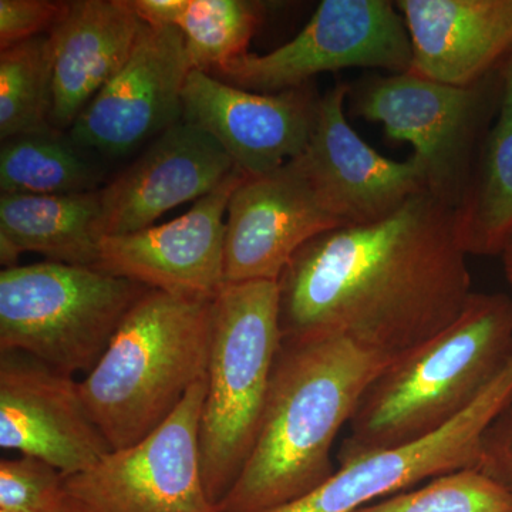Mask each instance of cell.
Segmentation results:
<instances>
[{
    "label": "cell",
    "mask_w": 512,
    "mask_h": 512,
    "mask_svg": "<svg viewBox=\"0 0 512 512\" xmlns=\"http://www.w3.org/2000/svg\"><path fill=\"white\" fill-rule=\"evenodd\" d=\"M467 256L453 208L427 191L382 220L322 232L276 282L282 340L345 336L396 359L464 311Z\"/></svg>",
    "instance_id": "6da1fadb"
},
{
    "label": "cell",
    "mask_w": 512,
    "mask_h": 512,
    "mask_svg": "<svg viewBox=\"0 0 512 512\" xmlns=\"http://www.w3.org/2000/svg\"><path fill=\"white\" fill-rule=\"evenodd\" d=\"M392 360L345 336L282 340L251 456L218 510H272L329 480L333 444Z\"/></svg>",
    "instance_id": "7a4b0ae2"
},
{
    "label": "cell",
    "mask_w": 512,
    "mask_h": 512,
    "mask_svg": "<svg viewBox=\"0 0 512 512\" xmlns=\"http://www.w3.org/2000/svg\"><path fill=\"white\" fill-rule=\"evenodd\" d=\"M512 356V296L473 292L439 335L396 357L370 383L338 463L414 443L466 412Z\"/></svg>",
    "instance_id": "3957f363"
},
{
    "label": "cell",
    "mask_w": 512,
    "mask_h": 512,
    "mask_svg": "<svg viewBox=\"0 0 512 512\" xmlns=\"http://www.w3.org/2000/svg\"><path fill=\"white\" fill-rule=\"evenodd\" d=\"M212 301L147 289L121 320L109 348L82 382L111 450L153 433L207 376Z\"/></svg>",
    "instance_id": "277c9868"
},
{
    "label": "cell",
    "mask_w": 512,
    "mask_h": 512,
    "mask_svg": "<svg viewBox=\"0 0 512 512\" xmlns=\"http://www.w3.org/2000/svg\"><path fill=\"white\" fill-rule=\"evenodd\" d=\"M281 345L278 284L225 285L212 301L200 420L202 478L212 503L224 500L251 456Z\"/></svg>",
    "instance_id": "5b68a950"
},
{
    "label": "cell",
    "mask_w": 512,
    "mask_h": 512,
    "mask_svg": "<svg viewBox=\"0 0 512 512\" xmlns=\"http://www.w3.org/2000/svg\"><path fill=\"white\" fill-rule=\"evenodd\" d=\"M146 286L89 266L39 262L0 272V350L89 375Z\"/></svg>",
    "instance_id": "8992f818"
},
{
    "label": "cell",
    "mask_w": 512,
    "mask_h": 512,
    "mask_svg": "<svg viewBox=\"0 0 512 512\" xmlns=\"http://www.w3.org/2000/svg\"><path fill=\"white\" fill-rule=\"evenodd\" d=\"M501 92V66L468 86L434 82L409 70L363 77L349 84L348 100L355 116L382 124L387 137L413 147L426 191L456 211Z\"/></svg>",
    "instance_id": "52a82bcc"
},
{
    "label": "cell",
    "mask_w": 512,
    "mask_h": 512,
    "mask_svg": "<svg viewBox=\"0 0 512 512\" xmlns=\"http://www.w3.org/2000/svg\"><path fill=\"white\" fill-rule=\"evenodd\" d=\"M412 59V42L396 3L323 0L291 42L266 55L245 53L211 74L247 92L275 94L350 67L409 72Z\"/></svg>",
    "instance_id": "ba28073f"
},
{
    "label": "cell",
    "mask_w": 512,
    "mask_h": 512,
    "mask_svg": "<svg viewBox=\"0 0 512 512\" xmlns=\"http://www.w3.org/2000/svg\"><path fill=\"white\" fill-rule=\"evenodd\" d=\"M207 376L146 439L64 477L79 512H220L202 478L200 420Z\"/></svg>",
    "instance_id": "9c48e42d"
},
{
    "label": "cell",
    "mask_w": 512,
    "mask_h": 512,
    "mask_svg": "<svg viewBox=\"0 0 512 512\" xmlns=\"http://www.w3.org/2000/svg\"><path fill=\"white\" fill-rule=\"evenodd\" d=\"M511 400L512 356L476 402L443 429L414 443L339 464L316 490L262 512H356L424 481L477 468L483 434Z\"/></svg>",
    "instance_id": "30bf717a"
},
{
    "label": "cell",
    "mask_w": 512,
    "mask_h": 512,
    "mask_svg": "<svg viewBox=\"0 0 512 512\" xmlns=\"http://www.w3.org/2000/svg\"><path fill=\"white\" fill-rule=\"evenodd\" d=\"M191 70L180 29L143 23L126 64L84 107L70 137L106 157L126 156L156 140L184 120Z\"/></svg>",
    "instance_id": "8fae6325"
},
{
    "label": "cell",
    "mask_w": 512,
    "mask_h": 512,
    "mask_svg": "<svg viewBox=\"0 0 512 512\" xmlns=\"http://www.w3.org/2000/svg\"><path fill=\"white\" fill-rule=\"evenodd\" d=\"M0 447L45 461L63 477L113 451L80 382L19 350H0Z\"/></svg>",
    "instance_id": "7c38bea8"
},
{
    "label": "cell",
    "mask_w": 512,
    "mask_h": 512,
    "mask_svg": "<svg viewBox=\"0 0 512 512\" xmlns=\"http://www.w3.org/2000/svg\"><path fill=\"white\" fill-rule=\"evenodd\" d=\"M235 168L190 211L133 234L104 237L96 269L146 286L214 301L225 288V215L229 200L247 178Z\"/></svg>",
    "instance_id": "4fadbf2b"
},
{
    "label": "cell",
    "mask_w": 512,
    "mask_h": 512,
    "mask_svg": "<svg viewBox=\"0 0 512 512\" xmlns=\"http://www.w3.org/2000/svg\"><path fill=\"white\" fill-rule=\"evenodd\" d=\"M320 97L313 83L259 94L191 70L183 92L184 121L210 134L242 173L259 177L303 154L318 119Z\"/></svg>",
    "instance_id": "5bb4252c"
},
{
    "label": "cell",
    "mask_w": 512,
    "mask_h": 512,
    "mask_svg": "<svg viewBox=\"0 0 512 512\" xmlns=\"http://www.w3.org/2000/svg\"><path fill=\"white\" fill-rule=\"evenodd\" d=\"M348 94L349 84L338 83L320 97L311 140L295 158L322 207L343 227L382 220L426 191L412 157L390 160L357 136L346 119Z\"/></svg>",
    "instance_id": "9a60e30c"
},
{
    "label": "cell",
    "mask_w": 512,
    "mask_h": 512,
    "mask_svg": "<svg viewBox=\"0 0 512 512\" xmlns=\"http://www.w3.org/2000/svg\"><path fill=\"white\" fill-rule=\"evenodd\" d=\"M338 227L343 225L322 207L298 161L247 177L228 204L225 282H278L306 242Z\"/></svg>",
    "instance_id": "2e32d148"
},
{
    "label": "cell",
    "mask_w": 512,
    "mask_h": 512,
    "mask_svg": "<svg viewBox=\"0 0 512 512\" xmlns=\"http://www.w3.org/2000/svg\"><path fill=\"white\" fill-rule=\"evenodd\" d=\"M235 168L210 134L184 120L175 124L100 188L104 235L151 227L165 212L210 194Z\"/></svg>",
    "instance_id": "e0dca14e"
},
{
    "label": "cell",
    "mask_w": 512,
    "mask_h": 512,
    "mask_svg": "<svg viewBox=\"0 0 512 512\" xmlns=\"http://www.w3.org/2000/svg\"><path fill=\"white\" fill-rule=\"evenodd\" d=\"M412 69L434 82L468 86L512 50V0H400Z\"/></svg>",
    "instance_id": "ac0fdd59"
},
{
    "label": "cell",
    "mask_w": 512,
    "mask_h": 512,
    "mask_svg": "<svg viewBox=\"0 0 512 512\" xmlns=\"http://www.w3.org/2000/svg\"><path fill=\"white\" fill-rule=\"evenodd\" d=\"M143 22L128 0H76L49 33L53 62L52 126L72 128L84 107L120 72Z\"/></svg>",
    "instance_id": "d6986e66"
},
{
    "label": "cell",
    "mask_w": 512,
    "mask_h": 512,
    "mask_svg": "<svg viewBox=\"0 0 512 512\" xmlns=\"http://www.w3.org/2000/svg\"><path fill=\"white\" fill-rule=\"evenodd\" d=\"M104 235L100 190L67 195H0V262L36 252L57 264L97 268Z\"/></svg>",
    "instance_id": "ffe728a7"
},
{
    "label": "cell",
    "mask_w": 512,
    "mask_h": 512,
    "mask_svg": "<svg viewBox=\"0 0 512 512\" xmlns=\"http://www.w3.org/2000/svg\"><path fill=\"white\" fill-rule=\"evenodd\" d=\"M503 92L463 201L454 211L467 255L500 256L512 234V50L501 63Z\"/></svg>",
    "instance_id": "44dd1931"
},
{
    "label": "cell",
    "mask_w": 512,
    "mask_h": 512,
    "mask_svg": "<svg viewBox=\"0 0 512 512\" xmlns=\"http://www.w3.org/2000/svg\"><path fill=\"white\" fill-rule=\"evenodd\" d=\"M100 180L92 153L55 127L2 141V194H82L100 190Z\"/></svg>",
    "instance_id": "7402d4cb"
},
{
    "label": "cell",
    "mask_w": 512,
    "mask_h": 512,
    "mask_svg": "<svg viewBox=\"0 0 512 512\" xmlns=\"http://www.w3.org/2000/svg\"><path fill=\"white\" fill-rule=\"evenodd\" d=\"M53 62L49 35L0 50V140L52 126Z\"/></svg>",
    "instance_id": "603a6c76"
},
{
    "label": "cell",
    "mask_w": 512,
    "mask_h": 512,
    "mask_svg": "<svg viewBox=\"0 0 512 512\" xmlns=\"http://www.w3.org/2000/svg\"><path fill=\"white\" fill-rule=\"evenodd\" d=\"M264 20V5L249 0H188L175 28L185 40L192 70L212 73L248 53Z\"/></svg>",
    "instance_id": "cb8c5ba5"
},
{
    "label": "cell",
    "mask_w": 512,
    "mask_h": 512,
    "mask_svg": "<svg viewBox=\"0 0 512 512\" xmlns=\"http://www.w3.org/2000/svg\"><path fill=\"white\" fill-rule=\"evenodd\" d=\"M356 512H512V497L477 468H464Z\"/></svg>",
    "instance_id": "d4e9b609"
},
{
    "label": "cell",
    "mask_w": 512,
    "mask_h": 512,
    "mask_svg": "<svg viewBox=\"0 0 512 512\" xmlns=\"http://www.w3.org/2000/svg\"><path fill=\"white\" fill-rule=\"evenodd\" d=\"M63 476L55 467L20 456L0 463V510L57 512L66 501Z\"/></svg>",
    "instance_id": "484cf974"
},
{
    "label": "cell",
    "mask_w": 512,
    "mask_h": 512,
    "mask_svg": "<svg viewBox=\"0 0 512 512\" xmlns=\"http://www.w3.org/2000/svg\"><path fill=\"white\" fill-rule=\"evenodd\" d=\"M69 2L0 0V50L32 37L49 35Z\"/></svg>",
    "instance_id": "4316f807"
},
{
    "label": "cell",
    "mask_w": 512,
    "mask_h": 512,
    "mask_svg": "<svg viewBox=\"0 0 512 512\" xmlns=\"http://www.w3.org/2000/svg\"><path fill=\"white\" fill-rule=\"evenodd\" d=\"M477 470L512 497V400L485 430Z\"/></svg>",
    "instance_id": "83f0119b"
},
{
    "label": "cell",
    "mask_w": 512,
    "mask_h": 512,
    "mask_svg": "<svg viewBox=\"0 0 512 512\" xmlns=\"http://www.w3.org/2000/svg\"><path fill=\"white\" fill-rule=\"evenodd\" d=\"M141 22L150 26H177L188 0H128Z\"/></svg>",
    "instance_id": "f1b7e54d"
},
{
    "label": "cell",
    "mask_w": 512,
    "mask_h": 512,
    "mask_svg": "<svg viewBox=\"0 0 512 512\" xmlns=\"http://www.w3.org/2000/svg\"><path fill=\"white\" fill-rule=\"evenodd\" d=\"M500 258L501 262H503L505 281L510 286V295L512 296V234L507 239V242H505Z\"/></svg>",
    "instance_id": "f546056e"
},
{
    "label": "cell",
    "mask_w": 512,
    "mask_h": 512,
    "mask_svg": "<svg viewBox=\"0 0 512 512\" xmlns=\"http://www.w3.org/2000/svg\"><path fill=\"white\" fill-rule=\"evenodd\" d=\"M57 512H79L77 511V508L74 507L72 503H70L69 498H67L66 495V501H64L62 507L59 508V511Z\"/></svg>",
    "instance_id": "4dcf8cb0"
},
{
    "label": "cell",
    "mask_w": 512,
    "mask_h": 512,
    "mask_svg": "<svg viewBox=\"0 0 512 512\" xmlns=\"http://www.w3.org/2000/svg\"><path fill=\"white\" fill-rule=\"evenodd\" d=\"M0 512H10V511L0 510Z\"/></svg>",
    "instance_id": "1f68e13d"
}]
</instances>
